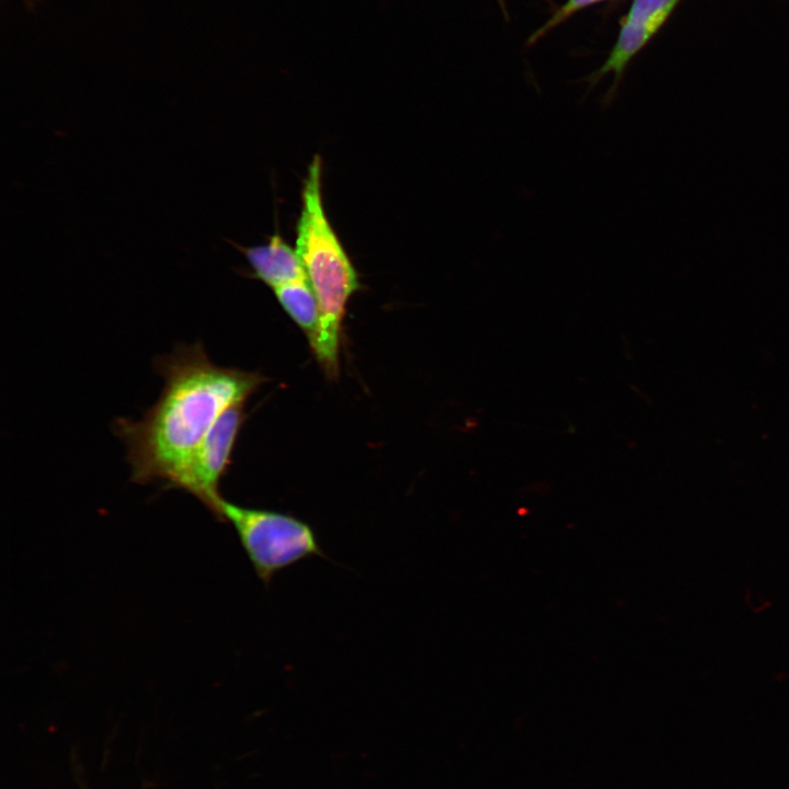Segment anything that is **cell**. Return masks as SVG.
Segmentation results:
<instances>
[{
	"mask_svg": "<svg viewBox=\"0 0 789 789\" xmlns=\"http://www.w3.org/2000/svg\"><path fill=\"white\" fill-rule=\"evenodd\" d=\"M157 370L164 381L157 402L139 420L117 419L114 433L126 446L132 480L167 487L217 419L263 379L214 364L201 343L159 358Z\"/></svg>",
	"mask_w": 789,
	"mask_h": 789,
	"instance_id": "obj_1",
	"label": "cell"
},
{
	"mask_svg": "<svg viewBox=\"0 0 789 789\" xmlns=\"http://www.w3.org/2000/svg\"><path fill=\"white\" fill-rule=\"evenodd\" d=\"M321 174V158L316 155L302 185L295 249L319 306V329L311 348L325 373L334 377L339 371L343 318L359 281L327 217Z\"/></svg>",
	"mask_w": 789,
	"mask_h": 789,
	"instance_id": "obj_2",
	"label": "cell"
},
{
	"mask_svg": "<svg viewBox=\"0 0 789 789\" xmlns=\"http://www.w3.org/2000/svg\"><path fill=\"white\" fill-rule=\"evenodd\" d=\"M217 519L232 526L256 576L266 586L279 571L306 558L325 557L313 528L291 514L222 499Z\"/></svg>",
	"mask_w": 789,
	"mask_h": 789,
	"instance_id": "obj_3",
	"label": "cell"
},
{
	"mask_svg": "<svg viewBox=\"0 0 789 789\" xmlns=\"http://www.w3.org/2000/svg\"><path fill=\"white\" fill-rule=\"evenodd\" d=\"M243 420V403L228 408L217 419L167 488H175L190 493L218 518L219 505L224 499L219 492V484L230 464L232 449Z\"/></svg>",
	"mask_w": 789,
	"mask_h": 789,
	"instance_id": "obj_4",
	"label": "cell"
},
{
	"mask_svg": "<svg viewBox=\"0 0 789 789\" xmlns=\"http://www.w3.org/2000/svg\"><path fill=\"white\" fill-rule=\"evenodd\" d=\"M681 0H633L621 19L616 43L605 62L591 75L596 84L604 76L614 73V83L604 96V105L613 103L629 62L660 31Z\"/></svg>",
	"mask_w": 789,
	"mask_h": 789,
	"instance_id": "obj_5",
	"label": "cell"
},
{
	"mask_svg": "<svg viewBox=\"0 0 789 789\" xmlns=\"http://www.w3.org/2000/svg\"><path fill=\"white\" fill-rule=\"evenodd\" d=\"M233 245L243 253L253 276L272 289L307 278L296 249L279 235L271 236L264 244L247 248Z\"/></svg>",
	"mask_w": 789,
	"mask_h": 789,
	"instance_id": "obj_6",
	"label": "cell"
},
{
	"mask_svg": "<svg viewBox=\"0 0 789 789\" xmlns=\"http://www.w3.org/2000/svg\"><path fill=\"white\" fill-rule=\"evenodd\" d=\"M275 297L286 313L306 334L310 346L319 329V306L307 278L273 289Z\"/></svg>",
	"mask_w": 789,
	"mask_h": 789,
	"instance_id": "obj_7",
	"label": "cell"
},
{
	"mask_svg": "<svg viewBox=\"0 0 789 789\" xmlns=\"http://www.w3.org/2000/svg\"><path fill=\"white\" fill-rule=\"evenodd\" d=\"M604 0H567L556 13L531 36L533 41L562 23L578 11Z\"/></svg>",
	"mask_w": 789,
	"mask_h": 789,
	"instance_id": "obj_8",
	"label": "cell"
}]
</instances>
